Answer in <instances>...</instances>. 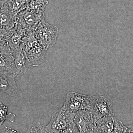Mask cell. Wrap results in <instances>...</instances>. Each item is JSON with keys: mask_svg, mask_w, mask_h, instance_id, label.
<instances>
[{"mask_svg": "<svg viewBox=\"0 0 133 133\" xmlns=\"http://www.w3.org/2000/svg\"><path fill=\"white\" fill-rule=\"evenodd\" d=\"M97 119L90 110H80L76 112L74 122L80 133H95Z\"/></svg>", "mask_w": 133, "mask_h": 133, "instance_id": "obj_8", "label": "cell"}, {"mask_svg": "<svg viewBox=\"0 0 133 133\" xmlns=\"http://www.w3.org/2000/svg\"><path fill=\"white\" fill-rule=\"evenodd\" d=\"M11 50L14 55L15 66L18 74H24L31 65L23 49L22 43L20 48Z\"/></svg>", "mask_w": 133, "mask_h": 133, "instance_id": "obj_11", "label": "cell"}, {"mask_svg": "<svg viewBox=\"0 0 133 133\" xmlns=\"http://www.w3.org/2000/svg\"><path fill=\"white\" fill-rule=\"evenodd\" d=\"M1 1H0V7H1Z\"/></svg>", "mask_w": 133, "mask_h": 133, "instance_id": "obj_20", "label": "cell"}, {"mask_svg": "<svg viewBox=\"0 0 133 133\" xmlns=\"http://www.w3.org/2000/svg\"><path fill=\"white\" fill-rule=\"evenodd\" d=\"M44 19V15L33 12L26 8L17 14L16 26L26 31L34 29L41 21Z\"/></svg>", "mask_w": 133, "mask_h": 133, "instance_id": "obj_7", "label": "cell"}, {"mask_svg": "<svg viewBox=\"0 0 133 133\" xmlns=\"http://www.w3.org/2000/svg\"><path fill=\"white\" fill-rule=\"evenodd\" d=\"M93 96L71 92L67 94L63 105L65 111L76 113L80 110H90Z\"/></svg>", "mask_w": 133, "mask_h": 133, "instance_id": "obj_4", "label": "cell"}, {"mask_svg": "<svg viewBox=\"0 0 133 133\" xmlns=\"http://www.w3.org/2000/svg\"><path fill=\"white\" fill-rule=\"evenodd\" d=\"M29 131L31 133H46L44 126L39 122L30 125L29 126Z\"/></svg>", "mask_w": 133, "mask_h": 133, "instance_id": "obj_18", "label": "cell"}, {"mask_svg": "<svg viewBox=\"0 0 133 133\" xmlns=\"http://www.w3.org/2000/svg\"><path fill=\"white\" fill-rule=\"evenodd\" d=\"M16 16L11 8L10 0H1L0 7V31L11 32L16 26Z\"/></svg>", "mask_w": 133, "mask_h": 133, "instance_id": "obj_6", "label": "cell"}, {"mask_svg": "<svg viewBox=\"0 0 133 133\" xmlns=\"http://www.w3.org/2000/svg\"><path fill=\"white\" fill-rule=\"evenodd\" d=\"M90 110L97 119L106 116H114L112 100L108 95L93 96Z\"/></svg>", "mask_w": 133, "mask_h": 133, "instance_id": "obj_5", "label": "cell"}, {"mask_svg": "<svg viewBox=\"0 0 133 133\" xmlns=\"http://www.w3.org/2000/svg\"><path fill=\"white\" fill-rule=\"evenodd\" d=\"M114 116L102 117L97 119L95 133H112L114 123Z\"/></svg>", "mask_w": 133, "mask_h": 133, "instance_id": "obj_12", "label": "cell"}, {"mask_svg": "<svg viewBox=\"0 0 133 133\" xmlns=\"http://www.w3.org/2000/svg\"><path fill=\"white\" fill-rule=\"evenodd\" d=\"M0 1H1V0H0Z\"/></svg>", "mask_w": 133, "mask_h": 133, "instance_id": "obj_21", "label": "cell"}, {"mask_svg": "<svg viewBox=\"0 0 133 133\" xmlns=\"http://www.w3.org/2000/svg\"><path fill=\"white\" fill-rule=\"evenodd\" d=\"M129 129V133H133V124L127 126Z\"/></svg>", "mask_w": 133, "mask_h": 133, "instance_id": "obj_19", "label": "cell"}, {"mask_svg": "<svg viewBox=\"0 0 133 133\" xmlns=\"http://www.w3.org/2000/svg\"><path fill=\"white\" fill-rule=\"evenodd\" d=\"M112 133H129V129L122 122L115 118L114 127Z\"/></svg>", "mask_w": 133, "mask_h": 133, "instance_id": "obj_17", "label": "cell"}, {"mask_svg": "<svg viewBox=\"0 0 133 133\" xmlns=\"http://www.w3.org/2000/svg\"><path fill=\"white\" fill-rule=\"evenodd\" d=\"M48 3L47 0H28L27 8L36 13L44 15L45 8Z\"/></svg>", "mask_w": 133, "mask_h": 133, "instance_id": "obj_14", "label": "cell"}, {"mask_svg": "<svg viewBox=\"0 0 133 133\" xmlns=\"http://www.w3.org/2000/svg\"><path fill=\"white\" fill-rule=\"evenodd\" d=\"M27 31L16 25L14 33L7 41L8 44L11 50L16 49L21 47Z\"/></svg>", "mask_w": 133, "mask_h": 133, "instance_id": "obj_13", "label": "cell"}, {"mask_svg": "<svg viewBox=\"0 0 133 133\" xmlns=\"http://www.w3.org/2000/svg\"><path fill=\"white\" fill-rule=\"evenodd\" d=\"M76 113L65 111L62 108L52 114L50 121L44 126L46 133H64L67 127L74 122Z\"/></svg>", "mask_w": 133, "mask_h": 133, "instance_id": "obj_2", "label": "cell"}, {"mask_svg": "<svg viewBox=\"0 0 133 133\" xmlns=\"http://www.w3.org/2000/svg\"><path fill=\"white\" fill-rule=\"evenodd\" d=\"M16 76L14 73L0 71V92L11 96L16 95L18 89L15 81Z\"/></svg>", "mask_w": 133, "mask_h": 133, "instance_id": "obj_10", "label": "cell"}, {"mask_svg": "<svg viewBox=\"0 0 133 133\" xmlns=\"http://www.w3.org/2000/svg\"><path fill=\"white\" fill-rule=\"evenodd\" d=\"M8 107L0 102V125H2L6 120L12 122H14L15 115L11 113L8 114Z\"/></svg>", "mask_w": 133, "mask_h": 133, "instance_id": "obj_15", "label": "cell"}, {"mask_svg": "<svg viewBox=\"0 0 133 133\" xmlns=\"http://www.w3.org/2000/svg\"><path fill=\"white\" fill-rule=\"evenodd\" d=\"M22 48L31 66H39L44 61L48 50L38 41L33 30L26 32L23 38Z\"/></svg>", "mask_w": 133, "mask_h": 133, "instance_id": "obj_1", "label": "cell"}, {"mask_svg": "<svg viewBox=\"0 0 133 133\" xmlns=\"http://www.w3.org/2000/svg\"><path fill=\"white\" fill-rule=\"evenodd\" d=\"M33 30L36 37L47 50L56 44L58 33L57 26L49 24L44 19Z\"/></svg>", "mask_w": 133, "mask_h": 133, "instance_id": "obj_3", "label": "cell"}, {"mask_svg": "<svg viewBox=\"0 0 133 133\" xmlns=\"http://www.w3.org/2000/svg\"><path fill=\"white\" fill-rule=\"evenodd\" d=\"M10 6L15 14L17 15L19 12L27 8L28 0H10Z\"/></svg>", "mask_w": 133, "mask_h": 133, "instance_id": "obj_16", "label": "cell"}, {"mask_svg": "<svg viewBox=\"0 0 133 133\" xmlns=\"http://www.w3.org/2000/svg\"><path fill=\"white\" fill-rule=\"evenodd\" d=\"M0 71L18 75L15 66L14 55L8 43L0 45Z\"/></svg>", "mask_w": 133, "mask_h": 133, "instance_id": "obj_9", "label": "cell"}]
</instances>
